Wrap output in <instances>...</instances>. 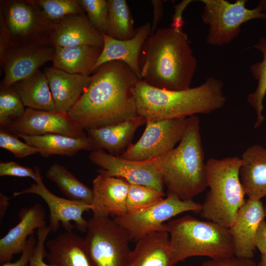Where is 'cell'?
I'll return each instance as SVG.
<instances>
[{
	"label": "cell",
	"mask_w": 266,
	"mask_h": 266,
	"mask_svg": "<svg viewBox=\"0 0 266 266\" xmlns=\"http://www.w3.org/2000/svg\"><path fill=\"white\" fill-rule=\"evenodd\" d=\"M96 71L87 88L67 112L70 118L86 131L137 117L133 89L140 80L127 65L110 61Z\"/></svg>",
	"instance_id": "cell-1"
},
{
	"label": "cell",
	"mask_w": 266,
	"mask_h": 266,
	"mask_svg": "<svg viewBox=\"0 0 266 266\" xmlns=\"http://www.w3.org/2000/svg\"><path fill=\"white\" fill-rule=\"evenodd\" d=\"M142 80L154 87L183 90L197 68L187 35L182 28L157 29L147 38L139 54Z\"/></svg>",
	"instance_id": "cell-2"
},
{
	"label": "cell",
	"mask_w": 266,
	"mask_h": 266,
	"mask_svg": "<svg viewBox=\"0 0 266 266\" xmlns=\"http://www.w3.org/2000/svg\"><path fill=\"white\" fill-rule=\"evenodd\" d=\"M222 81L211 76L202 84L183 90H167L139 80L133 89L138 115L161 120L209 114L226 102Z\"/></svg>",
	"instance_id": "cell-3"
},
{
	"label": "cell",
	"mask_w": 266,
	"mask_h": 266,
	"mask_svg": "<svg viewBox=\"0 0 266 266\" xmlns=\"http://www.w3.org/2000/svg\"><path fill=\"white\" fill-rule=\"evenodd\" d=\"M161 170L168 193L182 200H193L207 187L200 120L196 115L188 117L178 145L164 155Z\"/></svg>",
	"instance_id": "cell-4"
},
{
	"label": "cell",
	"mask_w": 266,
	"mask_h": 266,
	"mask_svg": "<svg viewBox=\"0 0 266 266\" xmlns=\"http://www.w3.org/2000/svg\"><path fill=\"white\" fill-rule=\"evenodd\" d=\"M242 162L238 157L210 158L206 162V176L209 188L200 211L206 220L229 229L237 212L245 202L240 178Z\"/></svg>",
	"instance_id": "cell-5"
},
{
	"label": "cell",
	"mask_w": 266,
	"mask_h": 266,
	"mask_svg": "<svg viewBox=\"0 0 266 266\" xmlns=\"http://www.w3.org/2000/svg\"><path fill=\"white\" fill-rule=\"evenodd\" d=\"M166 226L174 264L192 257L215 259L234 255L229 229L217 223L186 215L170 220Z\"/></svg>",
	"instance_id": "cell-6"
},
{
	"label": "cell",
	"mask_w": 266,
	"mask_h": 266,
	"mask_svg": "<svg viewBox=\"0 0 266 266\" xmlns=\"http://www.w3.org/2000/svg\"><path fill=\"white\" fill-rule=\"evenodd\" d=\"M87 222L84 248L90 266H126L131 252L127 231L110 217Z\"/></svg>",
	"instance_id": "cell-7"
},
{
	"label": "cell",
	"mask_w": 266,
	"mask_h": 266,
	"mask_svg": "<svg viewBox=\"0 0 266 266\" xmlns=\"http://www.w3.org/2000/svg\"><path fill=\"white\" fill-rule=\"evenodd\" d=\"M203 4L202 22L208 26L206 42L214 46L227 45L239 34L244 23L254 19H265L261 6L246 7V0L231 3L226 0H201Z\"/></svg>",
	"instance_id": "cell-8"
},
{
	"label": "cell",
	"mask_w": 266,
	"mask_h": 266,
	"mask_svg": "<svg viewBox=\"0 0 266 266\" xmlns=\"http://www.w3.org/2000/svg\"><path fill=\"white\" fill-rule=\"evenodd\" d=\"M38 7L32 0H0V14L8 29L10 43L51 45L55 23Z\"/></svg>",
	"instance_id": "cell-9"
},
{
	"label": "cell",
	"mask_w": 266,
	"mask_h": 266,
	"mask_svg": "<svg viewBox=\"0 0 266 266\" xmlns=\"http://www.w3.org/2000/svg\"><path fill=\"white\" fill-rule=\"evenodd\" d=\"M201 204L193 200H182L176 195L168 193L166 198L136 214L125 213L114 217V220L127 232L131 241H137L151 233L166 231L165 222L188 211L200 212Z\"/></svg>",
	"instance_id": "cell-10"
},
{
	"label": "cell",
	"mask_w": 266,
	"mask_h": 266,
	"mask_svg": "<svg viewBox=\"0 0 266 266\" xmlns=\"http://www.w3.org/2000/svg\"><path fill=\"white\" fill-rule=\"evenodd\" d=\"M164 155L147 161H135L114 156L102 150H95L91 151L89 158L100 167L99 173L164 192L161 170Z\"/></svg>",
	"instance_id": "cell-11"
},
{
	"label": "cell",
	"mask_w": 266,
	"mask_h": 266,
	"mask_svg": "<svg viewBox=\"0 0 266 266\" xmlns=\"http://www.w3.org/2000/svg\"><path fill=\"white\" fill-rule=\"evenodd\" d=\"M188 119V117L146 120V128L140 138L120 156L131 160L147 161L167 153L182 138Z\"/></svg>",
	"instance_id": "cell-12"
},
{
	"label": "cell",
	"mask_w": 266,
	"mask_h": 266,
	"mask_svg": "<svg viewBox=\"0 0 266 266\" xmlns=\"http://www.w3.org/2000/svg\"><path fill=\"white\" fill-rule=\"evenodd\" d=\"M34 168L37 174L35 183L21 191L14 192L13 196L33 194L41 198L48 207L50 212L49 226L54 233L58 230L60 224L66 232H72L74 226L71 225V221L74 222L76 229L79 231L86 232L88 222L84 218L83 213L91 211V204L54 195L44 184L39 168L36 166Z\"/></svg>",
	"instance_id": "cell-13"
},
{
	"label": "cell",
	"mask_w": 266,
	"mask_h": 266,
	"mask_svg": "<svg viewBox=\"0 0 266 266\" xmlns=\"http://www.w3.org/2000/svg\"><path fill=\"white\" fill-rule=\"evenodd\" d=\"M55 47L10 43L0 54V65L4 71L0 88L6 89L27 78L52 61Z\"/></svg>",
	"instance_id": "cell-14"
},
{
	"label": "cell",
	"mask_w": 266,
	"mask_h": 266,
	"mask_svg": "<svg viewBox=\"0 0 266 266\" xmlns=\"http://www.w3.org/2000/svg\"><path fill=\"white\" fill-rule=\"evenodd\" d=\"M1 129L16 135L59 134L77 138L87 136L85 131L78 126L67 113L30 108H26L22 116Z\"/></svg>",
	"instance_id": "cell-15"
},
{
	"label": "cell",
	"mask_w": 266,
	"mask_h": 266,
	"mask_svg": "<svg viewBox=\"0 0 266 266\" xmlns=\"http://www.w3.org/2000/svg\"><path fill=\"white\" fill-rule=\"evenodd\" d=\"M265 218L264 205L261 200H246L238 210L233 225L229 229L235 256L253 257L257 231Z\"/></svg>",
	"instance_id": "cell-16"
},
{
	"label": "cell",
	"mask_w": 266,
	"mask_h": 266,
	"mask_svg": "<svg viewBox=\"0 0 266 266\" xmlns=\"http://www.w3.org/2000/svg\"><path fill=\"white\" fill-rule=\"evenodd\" d=\"M129 184L122 178L99 173L93 181V217H115L126 213Z\"/></svg>",
	"instance_id": "cell-17"
},
{
	"label": "cell",
	"mask_w": 266,
	"mask_h": 266,
	"mask_svg": "<svg viewBox=\"0 0 266 266\" xmlns=\"http://www.w3.org/2000/svg\"><path fill=\"white\" fill-rule=\"evenodd\" d=\"M103 37L101 52L93 69V72L101 65L113 61L125 63L137 77L142 80L139 65L141 49L151 34V25L148 22L136 29L135 36L128 40H118L101 33Z\"/></svg>",
	"instance_id": "cell-18"
},
{
	"label": "cell",
	"mask_w": 266,
	"mask_h": 266,
	"mask_svg": "<svg viewBox=\"0 0 266 266\" xmlns=\"http://www.w3.org/2000/svg\"><path fill=\"white\" fill-rule=\"evenodd\" d=\"M18 216L19 222L0 239V265L10 262L14 255L22 253L35 229L46 226L45 210L39 203L23 208Z\"/></svg>",
	"instance_id": "cell-19"
},
{
	"label": "cell",
	"mask_w": 266,
	"mask_h": 266,
	"mask_svg": "<svg viewBox=\"0 0 266 266\" xmlns=\"http://www.w3.org/2000/svg\"><path fill=\"white\" fill-rule=\"evenodd\" d=\"M103 37L90 23L85 13L66 16L55 23L51 45L68 47L89 45L102 48Z\"/></svg>",
	"instance_id": "cell-20"
},
{
	"label": "cell",
	"mask_w": 266,
	"mask_h": 266,
	"mask_svg": "<svg viewBox=\"0 0 266 266\" xmlns=\"http://www.w3.org/2000/svg\"><path fill=\"white\" fill-rule=\"evenodd\" d=\"M43 72L48 81L56 111L67 113L89 85L92 76L71 74L53 66Z\"/></svg>",
	"instance_id": "cell-21"
},
{
	"label": "cell",
	"mask_w": 266,
	"mask_h": 266,
	"mask_svg": "<svg viewBox=\"0 0 266 266\" xmlns=\"http://www.w3.org/2000/svg\"><path fill=\"white\" fill-rule=\"evenodd\" d=\"M146 122L145 118L138 116L118 124L88 129L86 133L93 150H102L121 156L132 144L135 132Z\"/></svg>",
	"instance_id": "cell-22"
},
{
	"label": "cell",
	"mask_w": 266,
	"mask_h": 266,
	"mask_svg": "<svg viewBox=\"0 0 266 266\" xmlns=\"http://www.w3.org/2000/svg\"><path fill=\"white\" fill-rule=\"evenodd\" d=\"M240 158V178L245 196L261 200L266 197V148L254 144L247 148Z\"/></svg>",
	"instance_id": "cell-23"
},
{
	"label": "cell",
	"mask_w": 266,
	"mask_h": 266,
	"mask_svg": "<svg viewBox=\"0 0 266 266\" xmlns=\"http://www.w3.org/2000/svg\"><path fill=\"white\" fill-rule=\"evenodd\" d=\"M166 231L149 234L136 241L130 253L126 266H173Z\"/></svg>",
	"instance_id": "cell-24"
},
{
	"label": "cell",
	"mask_w": 266,
	"mask_h": 266,
	"mask_svg": "<svg viewBox=\"0 0 266 266\" xmlns=\"http://www.w3.org/2000/svg\"><path fill=\"white\" fill-rule=\"evenodd\" d=\"M46 257L53 266H90L84 248V238L72 232L60 234L46 243Z\"/></svg>",
	"instance_id": "cell-25"
},
{
	"label": "cell",
	"mask_w": 266,
	"mask_h": 266,
	"mask_svg": "<svg viewBox=\"0 0 266 266\" xmlns=\"http://www.w3.org/2000/svg\"><path fill=\"white\" fill-rule=\"evenodd\" d=\"M102 49L89 45L56 47L52 66L69 73L89 76Z\"/></svg>",
	"instance_id": "cell-26"
},
{
	"label": "cell",
	"mask_w": 266,
	"mask_h": 266,
	"mask_svg": "<svg viewBox=\"0 0 266 266\" xmlns=\"http://www.w3.org/2000/svg\"><path fill=\"white\" fill-rule=\"evenodd\" d=\"M27 108L48 111H56L48 79L39 69L11 87Z\"/></svg>",
	"instance_id": "cell-27"
},
{
	"label": "cell",
	"mask_w": 266,
	"mask_h": 266,
	"mask_svg": "<svg viewBox=\"0 0 266 266\" xmlns=\"http://www.w3.org/2000/svg\"><path fill=\"white\" fill-rule=\"evenodd\" d=\"M16 136L38 148L40 154L44 157L54 155L72 156L80 150H93L92 144L87 136L77 138L59 134L38 136L18 134Z\"/></svg>",
	"instance_id": "cell-28"
},
{
	"label": "cell",
	"mask_w": 266,
	"mask_h": 266,
	"mask_svg": "<svg viewBox=\"0 0 266 266\" xmlns=\"http://www.w3.org/2000/svg\"><path fill=\"white\" fill-rule=\"evenodd\" d=\"M46 176L56 183L68 199L91 204L92 189L78 180L63 166L58 163L53 164L48 169Z\"/></svg>",
	"instance_id": "cell-29"
},
{
	"label": "cell",
	"mask_w": 266,
	"mask_h": 266,
	"mask_svg": "<svg viewBox=\"0 0 266 266\" xmlns=\"http://www.w3.org/2000/svg\"><path fill=\"white\" fill-rule=\"evenodd\" d=\"M108 18L106 35L118 40H128L136 34L133 20L125 0H107Z\"/></svg>",
	"instance_id": "cell-30"
},
{
	"label": "cell",
	"mask_w": 266,
	"mask_h": 266,
	"mask_svg": "<svg viewBox=\"0 0 266 266\" xmlns=\"http://www.w3.org/2000/svg\"><path fill=\"white\" fill-rule=\"evenodd\" d=\"M253 47L260 51L262 54L261 61L253 64L250 66L252 75L257 81L255 90L249 94L247 101L256 112V121L254 128L260 127L265 120L262 114L264 109L263 101L266 94V38L261 37L259 42Z\"/></svg>",
	"instance_id": "cell-31"
},
{
	"label": "cell",
	"mask_w": 266,
	"mask_h": 266,
	"mask_svg": "<svg viewBox=\"0 0 266 266\" xmlns=\"http://www.w3.org/2000/svg\"><path fill=\"white\" fill-rule=\"evenodd\" d=\"M164 196V192L129 183L126 200L127 213L133 214L143 211L162 200Z\"/></svg>",
	"instance_id": "cell-32"
},
{
	"label": "cell",
	"mask_w": 266,
	"mask_h": 266,
	"mask_svg": "<svg viewBox=\"0 0 266 266\" xmlns=\"http://www.w3.org/2000/svg\"><path fill=\"white\" fill-rule=\"evenodd\" d=\"M47 18L57 23L67 16L85 13L79 0H32Z\"/></svg>",
	"instance_id": "cell-33"
},
{
	"label": "cell",
	"mask_w": 266,
	"mask_h": 266,
	"mask_svg": "<svg viewBox=\"0 0 266 266\" xmlns=\"http://www.w3.org/2000/svg\"><path fill=\"white\" fill-rule=\"evenodd\" d=\"M26 108L20 98L11 87L0 88V126L3 128L13 121L21 117Z\"/></svg>",
	"instance_id": "cell-34"
},
{
	"label": "cell",
	"mask_w": 266,
	"mask_h": 266,
	"mask_svg": "<svg viewBox=\"0 0 266 266\" xmlns=\"http://www.w3.org/2000/svg\"><path fill=\"white\" fill-rule=\"evenodd\" d=\"M87 17L93 27L106 34L108 18L106 0H79Z\"/></svg>",
	"instance_id": "cell-35"
},
{
	"label": "cell",
	"mask_w": 266,
	"mask_h": 266,
	"mask_svg": "<svg viewBox=\"0 0 266 266\" xmlns=\"http://www.w3.org/2000/svg\"><path fill=\"white\" fill-rule=\"evenodd\" d=\"M16 135L5 130H0V147L12 153L17 158H24L39 153V150L20 140Z\"/></svg>",
	"instance_id": "cell-36"
},
{
	"label": "cell",
	"mask_w": 266,
	"mask_h": 266,
	"mask_svg": "<svg viewBox=\"0 0 266 266\" xmlns=\"http://www.w3.org/2000/svg\"><path fill=\"white\" fill-rule=\"evenodd\" d=\"M50 231L51 230L49 226L37 230L35 246L28 266H53L46 264L43 260L46 255L45 243Z\"/></svg>",
	"instance_id": "cell-37"
},
{
	"label": "cell",
	"mask_w": 266,
	"mask_h": 266,
	"mask_svg": "<svg viewBox=\"0 0 266 266\" xmlns=\"http://www.w3.org/2000/svg\"><path fill=\"white\" fill-rule=\"evenodd\" d=\"M4 176L30 177L35 181L37 174L34 168L21 166L15 162H1L0 163V176Z\"/></svg>",
	"instance_id": "cell-38"
},
{
	"label": "cell",
	"mask_w": 266,
	"mask_h": 266,
	"mask_svg": "<svg viewBox=\"0 0 266 266\" xmlns=\"http://www.w3.org/2000/svg\"><path fill=\"white\" fill-rule=\"evenodd\" d=\"M202 266H257L252 258L237 257L235 255L215 259L204 262Z\"/></svg>",
	"instance_id": "cell-39"
},
{
	"label": "cell",
	"mask_w": 266,
	"mask_h": 266,
	"mask_svg": "<svg viewBox=\"0 0 266 266\" xmlns=\"http://www.w3.org/2000/svg\"><path fill=\"white\" fill-rule=\"evenodd\" d=\"M36 239L33 234L28 238L24 250L20 258L14 262H6L1 266H28L35 246Z\"/></svg>",
	"instance_id": "cell-40"
},
{
	"label": "cell",
	"mask_w": 266,
	"mask_h": 266,
	"mask_svg": "<svg viewBox=\"0 0 266 266\" xmlns=\"http://www.w3.org/2000/svg\"><path fill=\"white\" fill-rule=\"evenodd\" d=\"M256 247L261 255L266 256V222L265 219L261 222L257 231Z\"/></svg>",
	"instance_id": "cell-41"
},
{
	"label": "cell",
	"mask_w": 266,
	"mask_h": 266,
	"mask_svg": "<svg viewBox=\"0 0 266 266\" xmlns=\"http://www.w3.org/2000/svg\"><path fill=\"white\" fill-rule=\"evenodd\" d=\"M151 3L153 7V18L151 26L152 34L157 30V25L162 18L164 1L161 0H151Z\"/></svg>",
	"instance_id": "cell-42"
},
{
	"label": "cell",
	"mask_w": 266,
	"mask_h": 266,
	"mask_svg": "<svg viewBox=\"0 0 266 266\" xmlns=\"http://www.w3.org/2000/svg\"><path fill=\"white\" fill-rule=\"evenodd\" d=\"M10 43V37L8 29L4 19L0 14V54H1Z\"/></svg>",
	"instance_id": "cell-43"
},
{
	"label": "cell",
	"mask_w": 266,
	"mask_h": 266,
	"mask_svg": "<svg viewBox=\"0 0 266 266\" xmlns=\"http://www.w3.org/2000/svg\"><path fill=\"white\" fill-rule=\"evenodd\" d=\"M192 0H184L175 5V13L173 16L171 27L176 28H182L183 21L182 18V14L187 5Z\"/></svg>",
	"instance_id": "cell-44"
},
{
	"label": "cell",
	"mask_w": 266,
	"mask_h": 266,
	"mask_svg": "<svg viewBox=\"0 0 266 266\" xmlns=\"http://www.w3.org/2000/svg\"><path fill=\"white\" fill-rule=\"evenodd\" d=\"M10 198L6 196L2 192H0V221L4 217L8 206Z\"/></svg>",
	"instance_id": "cell-45"
},
{
	"label": "cell",
	"mask_w": 266,
	"mask_h": 266,
	"mask_svg": "<svg viewBox=\"0 0 266 266\" xmlns=\"http://www.w3.org/2000/svg\"><path fill=\"white\" fill-rule=\"evenodd\" d=\"M262 7L263 12L265 16V20H266V0H261L259 3Z\"/></svg>",
	"instance_id": "cell-46"
},
{
	"label": "cell",
	"mask_w": 266,
	"mask_h": 266,
	"mask_svg": "<svg viewBox=\"0 0 266 266\" xmlns=\"http://www.w3.org/2000/svg\"><path fill=\"white\" fill-rule=\"evenodd\" d=\"M257 266H266V256L261 255L260 261L257 264Z\"/></svg>",
	"instance_id": "cell-47"
},
{
	"label": "cell",
	"mask_w": 266,
	"mask_h": 266,
	"mask_svg": "<svg viewBox=\"0 0 266 266\" xmlns=\"http://www.w3.org/2000/svg\"><path fill=\"white\" fill-rule=\"evenodd\" d=\"M264 211H265V217H266V203L265 205H264Z\"/></svg>",
	"instance_id": "cell-48"
},
{
	"label": "cell",
	"mask_w": 266,
	"mask_h": 266,
	"mask_svg": "<svg viewBox=\"0 0 266 266\" xmlns=\"http://www.w3.org/2000/svg\"><path fill=\"white\" fill-rule=\"evenodd\" d=\"M265 147L266 148V134L265 136Z\"/></svg>",
	"instance_id": "cell-49"
},
{
	"label": "cell",
	"mask_w": 266,
	"mask_h": 266,
	"mask_svg": "<svg viewBox=\"0 0 266 266\" xmlns=\"http://www.w3.org/2000/svg\"></svg>",
	"instance_id": "cell-50"
}]
</instances>
